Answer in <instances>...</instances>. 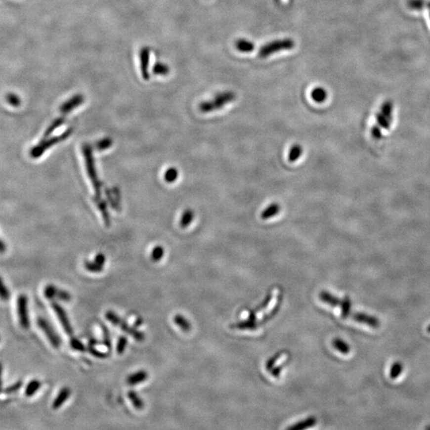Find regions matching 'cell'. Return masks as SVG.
Here are the masks:
<instances>
[{"label":"cell","instance_id":"6da1fadb","mask_svg":"<svg viewBox=\"0 0 430 430\" xmlns=\"http://www.w3.org/2000/svg\"><path fill=\"white\" fill-rule=\"evenodd\" d=\"M83 154H84V157L86 159V167H87L88 176L90 178L92 184L94 186L95 193H96V197L94 198L95 203H96V205H99L100 203L104 202L100 198V189H101L102 183L100 182V179L97 176L90 146L88 145V144H85L83 146Z\"/></svg>","mask_w":430,"mask_h":430},{"label":"cell","instance_id":"7a4b0ae2","mask_svg":"<svg viewBox=\"0 0 430 430\" xmlns=\"http://www.w3.org/2000/svg\"><path fill=\"white\" fill-rule=\"evenodd\" d=\"M235 99L236 94L234 92L225 91L216 95L212 100L201 103L199 109L203 113H211L213 111L222 109L229 103L235 100Z\"/></svg>","mask_w":430,"mask_h":430},{"label":"cell","instance_id":"3957f363","mask_svg":"<svg viewBox=\"0 0 430 430\" xmlns=\"http://www.w3.org/2000/svg\"><path fill=\"white\" fill-rule=\"evenodd\" d=\"M105 318L108 321L110 322L111 324L119 327L124 332L127 333L129 336H132L135 340H137L139 342H141L145 339L144 333L139 332L137 329L132 328L131 326H129L127 322L124 320L122 318L120 317L117 313H115L114 311H107L106 314H105Z\"/></svg>","mask_w":430,"mask_h":430},{"label":"cell","instance_id":"277c9868","mask_svg":"<svg viewBox=\"0 0 430 430\" xmlns=\"http://www.w3.org/2000/svg\"><path fill=\"white\" fill-rule=\"evenodd\" d=\"M72 132H73L72 129H68L67 131H65L62 135H57L54 137L43 139L38 145L35 146L31 150L30 155H31V158L39 159V157H41V156L45 153L46 150L51 148L53 145H55L56 143L63 141L65 139H67L71 135Z\"/></svg>","mask_w":430,"mask_h":430},{"label":"cell","instance_id":"5b68a950","mask_svg":"<svg viewBox=\"0 0 430 430\" xmlns=\"http://www.w3.org/2000/svg\"><path fill=\"white\" fill-rule=\"evenodd\" d=\"M295 46V43L293 39H284L275 40L267 43L266 45H263L259 50V57L261 58H265L268 56L272 55V53L282 50H289L293 49Z\"/></svg>","mask_w":430,"mask_h":430},{"label":"cell","instance_id":"8992f818","mask_svg":"<svg viewBox=\"0 0 430 430\" xmlns=\"http://www.w3.org/2000/svg\"><path fill=\"white\" fill-rule=\"evenodd\" d=\"M17 314L21 328L29 329L31 327V320L28 309V297L23 293L19 294L17 298Z\"/></svg>","mask_w":430,"mask_h":430},{"label":"cell","instance_id":"52a82bcc","mask_svg":"<svg viewBox=\"0 0 430 430\" xmlns=\"http://www.w3.org/2000/svg\"><path fill=\"white\" fill-rule=\"evenodd\" d=\"M37 324L39 328L43 331L45 337L49 340V344H51L53 348L58 349L62 345V339L57 334L55 329L45 318L39 317L37 320Z\"/></svg>","mask_w":430,"mask_h":430},{"label":"cell","instance_id":"ba28073f","mask_svg":"<svg viewBox=\"0 0 430 430\" xmlns=\"http://www.w3.org/2000/svg\"><path fill=\"white\" fill-rule=\"evenodd\" d=\"M51 307L53 311L57 315V319L59 320L60 324H62V328L66 334L69 336H73L74 334V330L72 328L71 324H70V320L68 317L66 311L64 309L61 304L57 303V301H51Z\"/></svg>","mask_w":430,"mask_h":430},{"label":"cell","instance_id":"9c48e42d","mask_svg":"<svg viewBox=\"0 0 430 430\" xmlns=\"http://www.w3.org/2000/svg\"><path fill=\"white\" fill-rule=\"evenodd\" d=\"M44 296L46 299L49 301L53 300H59L62 301H70L71 300V295L69 292L65 291L63 289H60L53 285H47L44 289Z\"/></svg>","mask_w":430,"mask_h":430},{"label":"cell","instance_id":"30bf717a","mask_svg":"<svg viewBox=\"0 0 430 430\" xmlns=\"http://www.w3.org/2000/svg\"><path fill=\"white\" fill-rule=\"evenodd\" d=\"M84 101L85 97L83 95H74V96L70 97L69 100L65 101L62 104V106L60 107V113H62V116L66 117V115L71 113L72 111L80 106Z\"/></svg>","mask_w":430,"mask_h":430},{"label":"cell","instance_id":"8fae6325","mask_svg":"<svg viewBox=\"0 0 430 430\" xmlns=\"http://www.w3.org/2000/svg\"><path fill=\"white\" fill-rule=\"evenodd\" d=\"M139 63H140L142 78H143V80H149L150 74L148 68L150 64V49L147 46L142 48L139 51Z\"/></svg>","mask_w":430,"mask_h":430},{"label":"cell","instance_id":"7c38bea8","mask_svg":"<svg viewBox=\"0 0 430 430\" xmlns=\"http://www.w3.org/2000/svg\"><path fill=\"white\" fill-rule=\"evenodd\" d=\"M352 319L358 323L367 324L372 328H378L380 325V322L377 318L367 315V314L357 312V313L353 314Z\"/></svg>","mask_w":430,"mask_h":430},{"label":"cell","instance_id":"4fadbf2b","mask_svg":"<svg viewBox=\"0 0 430 430\" xmlns=\"http://www.w3.org/2000/svg\"><path fill=\"white\" fill-rule=\"evenodd\" d=\"M71 395V389L69 387H63L60 389L59 393L56 396L55 399L53 400L52 403V408L53 410H58L59 408L63 406V404L69 399Z\"/></svg>","mask_w":430,"mask_h":430},{"label":"cell","instance_id":"5bb4252c","mask_svg":"<svg viewBox=\"0 0 430 430\" xmlns=\"http://www.w3.org/2000/svg\"><path fill=\"white\" fill-rule=\"evenodd\" d=\"M148 378V374L144 370L136 371L127 378V383L130 386H135L145 382Z\"/></svg>","mask_w":430,"mask_h":430},{"label":"cell","instance_id":"9a60e30c","mask_svg":"<svg viewBox=\"0 0 430 430\" xmlns=\"http://www.w3.org/2000/svg\"><path fill=\"white\" fill-rule=\"evenodd\" d=\"M281 207L279 203H273L264 210L260 214V217L263 220L270 219L272 217L277 216L280 211H281Z\"/></svg>","mask_w":430,"mask_h":430},{"label":"cell","instance_id":"2e32d148","mask_svg":"<svg viewBox=\"0 0 430 430\" xmlns=\"http://www.w3.org/2000/svg\"><path fill=\"white\" fill-rule=\"evenodd\" d=\"M42 387V383L39 379H32L27 383L25 388V395L27 397H33L39 391Z\"/></svg>","mask_w":430,"mask_h":430},{"label":"cell","instance_id":"e0dca14e","mask_svg":"<svg viewBox=\"0 0 430 430\" xmlns=\"http://www.w3.org/2000/svg\"><path fill=\"white\" fill-rule=\"evenodd\" d=\"M235 46L238 51L242 53H250L255 48L254 43L246 39H238V41L236 42Z\"/></svg>","mask_w":430,"mask_h":430},{"label":"cell","instance_id":"ac0fdd59","mask_svg":"<svg viewBox=\"0 0 430 430\" xmlns=\"http://www.w3.org/2000/svg\"><path fill=\"white\" fill-rule=\"evenodd\" d=\"M173 320H174V324H176L178 328L182 330V332H187L191 331V323L189 322V320H186L183 315L177 314V315H174Z\"/></svg>","mask_w":430,"mask_h":430},{"label":"cell","instance_id":"d6986e66","mask_svg":"<svg viewBox=\"0 0 430 430\" xmlns=\"http://www.w3.org/2000/svg\"><path fill=\"white\" fill-rule=\"evenodd\" d=\"M311 96L312 100L316 103H323L325 101L326 99L328 97V93L327 91L324 88L321 87H317L314 88L313 90L311 91Z\"/></svg>","mask_w":430,"mask_h":430},{"label":"cell","instance_id":"ffe728a7","mask_svg":"<svg viewBox=\"0 0 430 430\" xmlns=\"http://www.w3.org/2000/svg\"><path fill=\"white\" fill-rule=\"evenodd\" d=\"M194 217H195L194 211L191 209L186 210L181 216L180 222H179L181 227L183 229L188 227L194 220Z\"/></svg>","mask_w":430,"mask_h":430},{"label":"cell","instance_id":"44dd1931","mask_svg":"<svg viewBox=\"0 0 430 430\" xmlns=\"http://www.w3.org/2000/svg\"><path fill=\"white\" fill-rule=\"evenodd\" d=\"M302 153H303V148L300 144L293 145L289 150V156H288L289 162H297V160L301 157Z\"/></svg>","mask_w":430,"mask_h":430},{"label":"cell","instance_id":"7402d4cb","mask_svg":"<svg viewBox=\"0 0 430 430\" xmlns=\"http://www.w3.org/2000/svg\"><path fill=\"white\" fill-rule=\"evenodd\" d=\"M65 117H64L62 115L61 117H57V119L54 120L46 129V131H45V133L43 135V138L45 139V138L49 137V135L53 133V131H55L56 129H58L61 125H63L64 122H65Z\"/></svg>","mask_w":430,"mask_h":430},{"label":"cell","instance_id":"603a6c76","mask_svg":"<svg viewBox=\"0 0 430 430\" xmlns=\"http://www.w3.org/2000/svg\"><path fill=\"white\" fill-rule=\"evenodd\" d=\"M128 397H129V400L132 403V406L136 410H142L143 409V406H144V402H143L141 397H139V394L135 390H130V391H129Z\"/></svg>","mask_w":430,"mask_h":430},{"label":"cell","instance_id":"cb8c5ba5","mask_svg":"<svg viewBox=\"0 0 430 430\" xmlns=\"http://www.w3.org/2000/svg\"><path fill=\"white\" fill-rule=\"evenodd\" d=\"M152 72H153V74L155 75L167 76L170 73V68L165 63L158 62L154 65L153 68H152Z\"/></svg>","mask_w":430,"mask_h":430},{"label":"cell","instance_id":"d4e9b609","mask_svg":"<svg viewBox=\"0 0 430 430\" xmlns=\"http://www.w3.org/2000/svg\"><path fill=\"white\" fill-rule=\"evenodd\" d=\"M98 344V341L96 340H91L88 343V350L91 353L92 355L96 357V358H104L109 356V354L108 353L101 352L100 350L95 348V345Z\"/></svg>","mask_w":430,"mask_h":430},{"label":"cell","instance_id":"484cf974","mask_svg":"<svg viewBox=\"0 0 430 430\" xmlns=\"http://www.w3.org/2000/svg\"><path fill=\"white\" fill-rule=\"evenodd\" d=\"M340 306L341 307V311H342V317L347 318L350 315V308H351V302L348 297H345L343 301H340Z\"/></svg>","mask_w":430,"mask_h":430},{"label":"cell","instance_id":"4316f807","mask_svg":"<svg viewBox=\"0 0 430 430\" xmlns=\"http://www.w3.org/2000/svg\"><path fill=\"white\" fill-rule=\"evenodd\" d=\"M23 382L22 381V380H18V381L12 383L11 385L8 386V387H6L5 389H3V390H2V393H3V394H6V395L14 394V393L19 391V389L23 387Z\"/></svg>","mask_w":430,"mask_h":430},{"label":"cell","instance_id":"83f0119b","mask_svg":"<svg viewBox=\"0 0 430 430\" xmlns=\"http://www.w3.org/2000/svg\"><path fill=\"white\" fill-rule=\"evenodd\" d=\"M11 297V293L6 286L3 279L0 276V299L3 301H8Z\"/></svg>","mask_w":430,"mask_h":430},{"label":"cell","instance_id":"f1b7e54d","mask_svg":"<svg viewBox=\"0 0 430 430\" xmlns=\"http://www.w3.org/2000/svg\"><path fill=\"white\" fill-rule=\"evenodd\" d=\"M320 299L322 301H324V302H326L327 303H329L330 305L336 306L340 305V300H339L338 298H336V297H333V296L331 295L330 293H320Z\"/></svg>","mask_w":430,"mask_h":430},{"label":"cell","instance_id":"f546056e","mask_svg":"<svg viewBox=\"0 0 430 430\" xmlns=\"http://www.w3.org/2000/svg\"><path fill=\"white\" fill-rule=\"evenodd\" d=\"M333 346H334L335 347H336V349H337L340 352L343 353L344 354H348V353L350 352V346H349L348 344L344 342L342 340H340V339L334 340V341H333Z\"/></svg>","mask_w":430,"mask_h":430},{"label":"cell","instance_id":"4dcf8cb0","mask_svg":"<svg viewBox=\"0 0 430 430\" xmlns=\"http://www.w3.org/2000/svg\"><path fill=\"white\" fill-rule=\"evenodd\" d=\"M403 370V365L400 362H396L392 365L389 370V377L392 379H396L399 377Z\"/></svg>","mask_w":430,"mask_h":430},{"label":"cell","instance_id":"1f68e13d","mask_svg":"<svg viewBox=\"0 0 430 430\" xmlns=\"http://www.w3.org/2000/svg\"><path fill=\"white\" fill-rule=\"evenodd\" d=\"M381 113L387 117L389 121H391L393 114V104L389 100L383 103L381 108Z\"/></svg>","mask_w":430,"mask_h":430},{"label":"cell","instance_id":"d6a6232c","mask_svg":"<svg viewBox=\"0 0 430 430\" xmlns=\"http://www.w3.org/2000/svg\"><path fill=\"white\" fill-rule=\"evenodd\" d=\"M178 172L176 168H169V169H168L167 172H165L164 178H165V180L167 181V182L172 183V182H174V181L176 180L177 178H178Z\"/></svg>","mask_w":430,"mask_h":430},{"label":"cell","instance_id":"836d02e7","mask_svg":"<svg viewBox=\"0 0 430 430\" xmlns=\"http://www.w3.org/2000/svg\"><path fill=\"white\" fill-rule=\"evenodd\" d=\"M6 100L10 106L14 107V108H18V107L20 106L21 103H22L20 97L14 93H8L6 95Z\"/></svg>","mask_w":430,"mask_h":430},{"label":"cell","instance_id":"e575fe53","mask_svg":"<svg viewBox=\"0 0 430 430\" xmlns=\"http://www.w3.org/2000/svg\"><path fill=\"white\" fill-rule=\"evenodd\" d=\"M85 267L88 272H95V273L101 272L104 268L103 265L97 264L94 260L93 261H88V260L85 261Z\"/></svg>","mask_w":430,"mask_h":430},{"label":"cell","instance_id":"d590c367","mask_svg":"<svg viewBox=\"0 0 430 430\" xmlns=\"http://www.w3.org/2000/svg\"><path fill=\"white\" fill-rule=\"evenodd\" d=\"M315 422H316L315 418H308V419L304 421V422H300V423L295 425V426L289 427V429H290V430H302V429L308 428V427L314 426Z\"/></svg>","mask_w":430,"mask_h":430},{"label":"cell","instance_id":"8d00e7d4","mask_svg":"<svg viewBox=\"0 0 430 430\" xmlns=\"http://www.w3.org/2000/svg\"><path fill=\"white\" fill-rule=\"evenodd\" d=\"M164 256V249L161 246H156L155 248L152 250V254H151V258H152V260H153L154 262H158V261H160Z\"/></svg>","mask_w":430,"mask_h":430},{"label":"cell","instance_id":"74e56055","mask_svg":"<svg viewBox=\"0 0 430 430\" xmlns=\"http://www.w3.org/2000/svg\"><path fill=\"white\" fill-rule=\"evenodd\" d=\"M424 0H409L407 5L411 10H422L426 6Z\"/></svg>","mask_w":430,"mask_h":430},{"label":"cell","instance_id":"f35d334b","mask_svg":"<svg viewBox=\"0 0 430 430\" xmlns=\"http://www.w3.org/2000/svg\"><path fill=\"white\" fill-rule=\"evenodd\" d=\"M128 338L126 336H121L118 339L117 344V352L119 354H122L125 352L127 347Z\"/></svg>","mask_w":430,"mask_h":430},{"label":"cell","instance_id":"ab89813d","mask_svg":"<svg viewBox=\"0 0 430 430\" xmlns=\"http://www.w3.org/2000/svg\"><path fill=\"white\" fill-rule=\"evenodd\" d=\"M70 344L72 348L74 349V350H78V351H86V346L83 344V343L75 337H72L70 339Z\"/></svg>","mask_w":430,"mask_h":430},{"label":"cell","instance_id":"60d3db41","mask_svg":"<svg viewBox=\"0 0 430 430\" xmlns=\"http://www.w3.org/2000/svg\"><path fill=\"white\" fill-rule=\"evenodd\" d=\"M101 328H102L103 337H104V340H103L104 344L106 346L107 348L110 350L111 348H112V342H111V336L110 334H109V330H108L107 327L104 325H101Z\"/></svg>","mask_w":430,"mask_h":430},{"label":"cell","instance_id":"b9f144b4","mask_svg":"<svg viewBox=\"0 0 430 430\" xmlns=\"http://www.w3.org/2000/svg\"><path fill=\"white\" fill-rule=\"evenodd\" d=\"M112 145H113V140L110 138H105V139H101L100 142L96 143V147L100 151H104V150L110 148Z\"/></svg>","mask_w":430,"mask_h":430},{"label":"cell","instance_id":"7bdbcfd3","mask_svg":"<svg viewBox=\"0 0 430 430\" xmlns=\"http://www.w3.org/2000/svg\"><path fill=\"white\" fill-rule=\"evenodd\" d=\"M377 121L378 123L379 124L380 126L384 128V129H388L389 128V120L387 118V117H385L383 113H378L377 114Z\"/></svg>","mask_w":430,"mask_h":430},{"label":"cell","instance_id":"ee69618b","mask_svg":"<svg viewBox=\"0 0 430 430\" xmlns=\"http://www.w3.org/2000/svg\"><path fill=\"white\" fill-rule=\"evenodd\" d=\"M94 261H96L97 264L104 266V264H105V261H106V258H105V256L104 254H98L96 257H95Z\"/></svg>","mask_w":430,"mask_h":430},{"label":"cell","instance_id":"f6af8a7d","mask_svg":"<svg viewBox=\"0 0 430 430\" xmlns=\"http://www.w3.org/2000/svg\"><path fill=\"white\" fill-rule=\"evenodd\" d=\"M371 134H372L373 137L375 138V139H380L381 138V131H380V129L378 127H374L371 130Z\"/></svg>","mask_w":430,"mask_h":430},{"label":"cell","instance_id":"bcb514c9","mask_svg":"<svg viewBox=\"0 0 430 430\" xmlns=\"http://www.w3.org/2000/svg\"><path fill=\"white\" fill-rule=\"evenodd\" d=\"M2 373H3V366H2V363L0 362V393H2V390H3Z\"/></svg>","mask_w":430,"mask_h":430},{"label":"cell","instance_id":"7dc6e473","mask_svg":"<svg viewBox=\"0 0 430 430\" xmlns=\"http://www.w3.org/2000/svg\"><path fill=\"white\" fill-rule=\"evenodd\" d=\"M6 250V245L4 241L0 238V254H4Z\"/></svg>","mask_w":430,"mask_h":430},{"label":"cell","instance_id":"c3c4849f","mask_svg":"<svg viewBox=\"0 0 430 430\" xmlns=\"http://www.w3.org/2000/svg\"><path fill=\"white\" fill-rule=\"evenodd\" d=\"M135 322H136V323H135V325L137 326V327H139V325H141V324H143V320H142V319H140V318H139V319H138V320Z\"/></svg>","mask_w":430,"mask_h":430},{"label":"cell","instance_id":"681fc988","mask_svg":"<svg viewBox=\"0 0 430 430\" xmlns=\"http://www.w3.org/2000/svg\"><path fill=\"white\" fill-rule=\"evenodd\" d=\"M428 8H429V11H430V2H429V3H428Z\"/></svg>","mask_w":430,"mask_h":430},{"label":"cell","instance_id":"f907efd6","mask_svg":"<svg viewBox=\"0 0 430 430\" xmlns=\"http://www.w3.org/2000/svg\"><path fill=\"white\" fill-rule=\"evenodd\" d=\"M427 332H430V325L429 326L428 328H427Z\"/></svg>","mask_w":430,"mask_h":430},{"label":"cell","instance_id":"816d5d0a","mask_svg":"<svg viewBox=\"0 0 430 430\" xmlns=\"http://www.w3.org/2000/svg\"><path fill=\"white\" fill-rule=\"evenodd\" d=\"M0 341H1V336H0Z\"/></svg>","mask_w":430,"mask_h":430}]
</instances>
